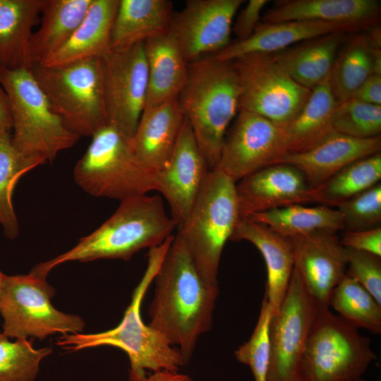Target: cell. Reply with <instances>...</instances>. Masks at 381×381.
I'll use <instances>...</instances> for the list:
<instances>
[{
    "label": "cell",
    "instance_id": "4dcf8cb0",
    "mask_svg": "<svg viewBox=\"0 0 381 381\" xmlns=\"http://www.w3.org/2000/svg\"><path fill=\"white\" fill-rule=\"evenodd\" d=\"M381 74V52L368 37L358 35L339 51L329 75L332 92L340 103L352 98L373 74Z\"/></svg>",
    "mask_w": 381,
    "mask_h": 381
},
{
    "label": "cell",
    "instance_id": "30bf717a",
    "mask_svg": "<svg viewBox=\"0 0 381 381\" xmlns=\"http://www.w3.org/2000/svg\"><path fill=\"white\" fill-rule=\"evenodd\" d=\"M54 294L46 278L32 272L6 276L0 289L3 333L16 339L40 340L56 333H82L83 320L56 310L51 303Z\"/></svg>",
    "mask_w": 381,
    "mask_h": 381
},
{
    "label": "cell",
    "instance_id": "d590c367",
    "mask_svg": "<svg viewBox=\"0 0 381 381\" xmlns=\"http://www.w3.org/2000/svg\"><path fill=\"white\" fill-rule=\"evenodd\" d=\"M52 352L50 347L35 349L31 339L11 341L0 333V381H34L41 361Z\"/></svg>",
    "mask_w": 381,
    "mask_h": 381
},
{
    "label": "cell",
    "instance_id": "cb8c5ba5",
    "mask_svg": "<svg viewBox=\"0 0 381 381\" xmlns=\"http://www.w3.org/2000/svg\"><path fill=\"white\" fill-rule=\"evenodd\" d=\"M144 50L148 73L144 109H147L179 97L186 81L188 63L169 32L145 40Z\"/></svg>",
    "mask_w": 381,
    "mask_h": 381
},
{
    "label": "cell",
    "instance_id": "9c48e42d",
    "mask_svg": "<svg viewBox=\"0 0 381 381\" xmlns=\"http://www.w3.org/2000/svg\"><path fill=\"white\" fill-rule=\"evenodd\" d=\"M376 358L357 327L329 308L317 310L304 356L306 381H356Z\"/></svg>",
    "mask_w": 381,
    "mask_h": 381
},
{
    "label": "cell",
    "instance_id": "bcb514c9",
    "mask_svg": "<svg viewBox=\"0 0 381 381\" xmlns=\"http://www.w3.org/2000/svg\"><path fill=\"white\" fill-rule=\"evenodd\" d=\"M7 275L4 274L1 270H0V289L1 288V286H3L4 284V282L5 281V279Z\"/></svg>",
    "mask_w": 381,
    "mask_h": 381
},
{
    "label": "cell",
    "instance_id": "1f68e13d",
    "mask_svg": "<svg viewBox=\"0 0 381 381\" xmlns=\"http://www.w3.org/2000/svg\"><path fill=\"white\" fill-rule=\"evenodd\" d=\"M247 219L262 224L288 238L318 232L337 234L344 230L339 211L323 205H294L256 213Z\"/></svg>",
    "mask_w": 381,
    "mask_h": 381
},
{
    "label": "cell",
    "instance_id": "8fae6325",
    "mask_svg": "<svg viewBox=\"0 0 381 381\" xmlns=\"http://www.w3.org/2000/svg\"><path fill=\"white\" fill-rule=\"evenodd\" d=\"M239 86V109L286 124L303 108L311 90L289 77L272 55L250 54L231 61Z\"/></svg>",
    "mask_w": 381,
    "mask_h": 381
},
{
    "label": "cell",
    "instance_id": "9a60e30c",
    "mask_svg": "<svg viewBox=\"0 0 381 381\" xmlns=\"http://www.w3.org/2000/svg\"><path fill=\"white\" fill-rule=\"evenodd\" d=\"M243 0H188L172 15L169 33L188 63L230 44L235 16Z\"/></svg>",
    "mask_w": 381,
    "mask_h": 381
},
{
    "label": "cell",
    "instance_id": "83f0119b",
    "mask_svg": "<svg viewBox=\"0 0 381 381\" xmlns=\"http://www.w3.org/2000/svg\"><path fill=\"white\" fill-rule=\"evenodd\" d=\"M42 4L43 0H0V66L30 68V39Z\"/></svg>",
    "mask_w": 381,
    "mask_h": 381
},
{
    "label": "cell",
    "instance_id": "7dc6e473",
    "mask_svg": "<svg viewBox=\"0 0 381 381\" xmlns=\"http://www.w3.org/2000/svg\"><path fill=\"white\" fill-rule=\"evenodd\" d=\"M356 381H365V380L363 378H361V379L356 380Z\"/></svg>",
    "mask_w": 381,
    "mask_h": 381
},
{
    "label": "cell",
    "instance_id": "3957f363",
    "mask_svg": "<svg viewBox=\"0 0 381 381\" xmlns=\"http://www.w3.org/2000/svg\"><path fill=\"white\" fill-rule=\"evenodd\" d=\"M174 237L172 235L161 245L150 248L145 272L133 291L131 302L119 325L102 332L63 334L58 338L56 345L71 351L100 346L120 348L129 358L130 381L141 380L147 375V370L179 372L186 365L180 351L146 325L140 314L143 298Z\"/></svg>",
    "mask_w": 381,
    "mask_h": 381
},
{
    "label": "cell",
    "instance_id": "44dd1931",
    "mask_svg": "<svg viewBox=\"0 0 381 381\" xmlns=\"http://www.w3.org/2000/svg\"><path fill=\"white\" fill-rule=\"evenodd\" d=\"M184 119L178 97L143 110L133 138V147L145 167L156 172L165 167Z\"/></svg>",
    "mask_w": 381,
    "mask_h": 381
},
{
    "label": "cell",
    "instance_id": "e575fe53",
    "mask_svg": "<svg viewBox=\"0 0 381 381\" xmlns=\"http://www.w3.org/2000/svg\"><path fill=\"white\" fill-rule=\"evenodd\" d=\"M340 317L356 327L381 332V305L360 284L346 274L334 289L329 301Z\"/></svg>",
    "mask_w": 381,
    "mask_h": 381
},
{
    "label": "cell",
    "instance_id": "603a6c76",
    "mask_svg": "<svg viewBox=\"0 0 381 381\" xmlns=\"http://www.w3.org/2000/svg\"><path fill=\"white\" fill-rule=\"evenodd\" d=\"M334 32H351L346 28L314 20H289L260 24L247 40L230 43L212 56L222 61L250 54L272 55L303 41Z\"/></svg>",
    "mask_w": 381,
    "mask_h": 381
},
{
    "label": "cell",
    "instance_id": "8d00e7d4",
    "mask_svg": "<svg viewBox=\"0 0 381 381\" xmlns=\"http://www.w3.org/2000/svg\"><path fill=\"white\" fill-rule=\"evenodd\" d=\"M333 132L366 139L381 134V105H373L350 99L340 102L334 109Z\"/></svg>",
    "mask_w": 381,
    "mask_h": 381
},
{
    "label": "cell",
    "instance_id": "f6af8a7d",
    "mask_svg": "<svg viewBox=\"0 0 381 381\" xmlns=\"http://www.w3.org/2000/svg\"><path fill=\"white\" fill-rule=\"evenodd\" d=\"M138 381H193V380L186 374L179 372H171L168 370H159L152 372Z\"/></svg>",
    "mask_w": 381,
    "mask_h": 381
},
{
    "label": "cell",
    "instance_id": "ab89813d",
    "mask_svg": "<svg viewBox=\"0 0 381 381\" xmlns=\"http://www.w3.org/2000/svg\"><path fill=\"white\" fill-rule=\"evenodd\" d=\"M345 252L346 274L364 287L381 305V257L348 248H345Z\"/></svg>",
    "mask_w": 381,
    "mask_h": 381
},
{
    "label": "cell",
    "instance_id": "836d02e7",
    "mask_svg": "<svg viewBox=\"0 0 381 381\" xmlns=\"http://www.w3.org/2000/svg\"><path fill=\"white\" fill-rule=\"evenodd\" d=\"M43 164L18 152L11 142V134L0 135V224L4 235L11 239L19 233L12 195L19 179L31 169Z\"/></svg>",
    "mask_w": 381,
    "mask_h": 381
},
{
    "label": "cell",
    "instance_id": "7402d4cb",
    "mask_svg": "<svg viewBox=\"0 0 381 381\" xmlns=\"http://www.w3.org/2000/svg\"><path fill=\"white\" fill-rule=\"evenodd\" d=\"M230 240L247 241L261 253L267 274L265 296L274 314L278 310L286 295L294 270V258L289 238L262 224L244 219H240Z\"/></svg>",
    "mask_w": 381,
    "mask_h": 381
},
{
    "label": "cell",
    "instance_id": "7a4b0ae2",
    "mask_svg": "<svg viewBox=\"0 0 381 381\" xmlns=\"http://www.w3.org/2000/svg\"><path fill=\"white\" fill-rule=\"evenodd\" d=\"M176 228L161 196L142 195L123 201L99 227L69 250L42 263L30 272L46 278L59 265L99 259L128 260L142 249L161 245Z\"/></svg>",
    "mask_w": 381,
    "mask_h": 381
},
{
    "label": "cell",
    "instance_id": "8992f818",
    "mask_svg": "<svg viewBox=\"0 0 381 381\" xmlns=\"http://www.w3.org/2000/svg\"><path fill=\"white\" fill-rule=\"evenodd\" d=\"M236 182L217 168L211 170L186 221L178 229L202 279L219 286L223 248L238 222Z\"/></svg>",
    "mask_w": 381,
    "mask_h": 381
},
{
    "label": "cell",
    "instance_id": "7c38bea8",
    "mask_svg": "<svg viewBox=\"0 0 381 381\" xmlns=\"http://www.w3.org/2000/svg\"><path fill=\"white\" fill-rule=\"evenodd\" d=\"M317 310L294 268L286 295L270 322L267 381H306L304 356Z\"/></svg>",
    "mask_w": 381,
    "mask_h": 381
},
{
    "label": "cell",
    "instance_id": "f546056e",
    "mask_svg": "<svg viewBox=\"0 0 381 381\" xmlns=\"http://www.w3.org/2000/svg\"><path fill=\"white\" fill-rule=\"evenodd\" d=\"M338 104L331 90L329 75L311 90L303 108L286 124V153L307 151L332 133V119Z\"/></svg>",
    "mask_w": 381,
    "mask_h": 381
},
{
    "label": "cell",
    "instance_id": "e0dca14e",
    "mask_svg": "<svg viewBox=\"0 0 381 381\" xmlns=\"http://www.w3.org/2000/svg\"><path fill=\"white\" fill-rule=\"evenodd\" d=\"M294 268L318 310L329 308L334 289L346 274L345 248L337 234L318 232L289 238Z\"/></svg>",
    "mask_w": 381,
    "mask_h": 381
},
{
    "label": "cell",
    "instance_id": "d6a6232c",
    "mask_svg": "<svg viewBox=\"0 0 381 381\" xmlns=\"http://www.w3.org/2000/svg\"><path fill=\"white\" fill-rule=\"evenodd\" d=\"M380 180L381 154L378 152L349 164L318 187L310 189L312 202L337 207Z\"/></svg>",
    "mask_w": 381,
    "mask_h": 381
},
{
    "label": "cell",
    "instance_id": "5b68a950",
    "mask_svg": "<svg viewBox=\"0 0 381 381\" xmlns=\"http://www.w3.org/2000/svg\"><path fill=\"white\" fill-rule=\"evenodd\" d=\"M0 85L10 102L12 144L24 156L52 162L80 138L52 111L30 68L0 66Z\"/></svg>",
    "mask_w": 381,
    "mask_h": 381
},
{
    "label": "cell",
    "instance_id": "f35d334b",
    "mask_svg": "<svg viewBox=\"0 0 381 381\" xmlns=\"http://www.w3.org/2000/svg\"><path fill=\"white\" fill-rule=\"evenodd\" d=\"M345 231L380 226L381 222V183L355 195L337 207Z\"/></svg>",
    "mask_w": 381,
    "mask_h": 381
},
{
    "label": "cell",
    "instance_id": "ffe728a7",
    "mask_svg": "<svg viewBox=\"0 0 381 381\" xmlns=\"http://www.w3.org/2000/svg\"><path fill=\"white\" fill-rule=\"evenodd\" d=\"M381 136L356 138L332 132L311 149L286 153L279 163L298 169L310 189L318 187L349 164L380 152Z\"/></svg>",
    "mask_w": 381,
    "mask_h": 381
},
{
    "label": "cell",
    "instance_id": "ba28073f",
    "mask_svg": "<svg viewBox=\"0 0 381 381\" xmlns=\"http://www.w3.org/2000/svg\"><path fill=\"white\" fill-rule=\"evenodd\" d=\"M30 70L52 111L72 132L92 137L107 125L101 59L35 64Z\"/></svg>",
    "mask_w": 381,
    "mask_h": 381
},
{
    "label": "cell",
    "instance_id": "7bdbcfd3",
    "mask_svg": "<svg viewBox=\"0 0 381 381\" xmlns=\"http://www.w3.org/2000/svg\"><path fill=\"white\" fill-rule=\"evenodd\" d=\"M356 101L381 105V74H373L356 90L352 98Z\"/></svg>",
    "mask_w": 381,
    "mask_h": 381
},
{
    "label": "cell",
    "instance_id": "f1b7e54d",
    "mask_svg": "<svg viewBox=\"0 0 381 381\" xmlns=\"http://www.w3.org/2000/svg\"><path fill=\"white\" fill-rule=\"evenodd\" d=\"M92 0H43L42 21L30 43L32 66L58 52L71 39Z\"/></svg>",
    "mask_w": 381,
    "mask_h": 381
},
{
    "label": "cell",
    "instance_id": "ee69618b",
    "mask_svg": "<svg viewBox=\"0 0 381 381\" xmlns=\"http://www.w3.org/2000/svg\"><path fill=\"white\" fill-rule=\"evenodd\" d=\"M12 132V116L8 97L0 85V135Z\"/></svg>",
    "mask_w": 381,
    "mask_h": 381
},
{
    "label": "cell",
    "instance_id": "484cf974",
    "mask_svg": "<svg viewBox=\"0 0 381 381\" xmlns=\"http://www.w3.org/2000/svg\"><path fill=\"white\" fill-rule=\"evenodd\" d=\"M345 34L334 32L310 39L272 56L295 82L312 90L330 75Z\"/></svg>",
    "mask_w": 381,
    "mask_h": 381
},
{
    "label": "cell",
    "instance_id": "60d3db41",
    "mask_svg": "<svg viewBox=\"0 0 381 381\" xmlns=\"http://www.w3.org/2000/svg\"><path fill=\"white\" fill-rule=\"evenodd\" d=\"M268 0H250L238 13L232 25V31L237 41L248 39L260 24L262 11Z\"/></svg>",
    "mask_w": 381,
    "mask_h": 381
},
{
    "label": "cell",
    "instance_id": "d4e9b609",
    "mask_svg": "<svg viewBox=\"0 0 381 381\" xmlns=\"http://www.w3.org/2000/svg\"><path fill=\"white\" fill-rule=\"evenodd\" d=\"M119 3V0H92L71 39L40 64L59 66L104 56L111 50V29Z\"/></svg>",
    "mask_w": 381,
    "mask_h": 381
},
{
    "label": "cell",
    "instance_id": "5bb4252c",
    "mask_svg": "<svg viewBox=\"0 0 381 381\" xmlns=\"http://www.w3.org/2000/svg\"><path fill=\"white\" fill-rule=\"evenodd\" d=\"M286 153V124L240 109L227 130L215 168L237 183L277 164Z\"/></svg>",
    "mask_w": 381,
    "mask_h": 381
},
{
    "label": "cell",
    "instance_id": "52a82bcc",
    "mask_svg": "<svg viewBox=\"0 0 381 381\" xmlns=\"http://www.w3.org/2000/svg\"><path fill=\"white\" fill-rule=\"evenodd\" d=\"M155 172L137 157L133 142L107 125L76 162L73 179L87 193L120 201L155 190Z\"/></svg>",
    "mask_w": 381,
    "mask_h": 381
},
{
    "label": "cell",
    "instance_id": "d6986e66",
    "mask_svg": "<svg viewBox=\"0 0 381 381\" xmlns=\"http://www.w3.org/2000/svg\"><path fill=\"white\" fill-rule=\"evenodd\" d=\"M380 8L377 0H279L261 20L263 23L322 21L356 32L378 25Z\"/></svg>",
    "mask_w": 381,
    "mask_h": 381
},
{
    "label": "cell",
    "instance_id": "b9f144b4",
    "mask_svg": "<svg viewBox=\"0 0 381 381\" xmlns=\"http://www.w3.org/2000/svg\"><path fill=\"white\" fill-rule=\"evenodd\" d=\"M345 248L381 257V227L345 231L340 239Z\"/></svg>",
    "mask_w": 381,
    "mask_h": 381
},
{
    "label": "cell",
    "instance_id": "4316f807",
    "mask_svg": "<svg viewBox=\"0 0 381 381\" xmlns=\"http://www.w3.org/2000/svg\"><path fill=\"white\" fill-rule=\"evenodd\" d=\"M173 3L167 0H119L111 49H123L169 32Z\"/></svg>",
    "mask_w": 381,
    "mask_h": 381
},
{
    "label": "cell",
    "instance_id": "4fadbf2b",
    "mask_svg": "<svg viewBox=\"0 0 381 381\" xmlns=\"http://www.w3.org/2000/svg\"><path fill=\"white\" fill-rule=\"evenodd\" d=\"M101 61L107 125L133 142L147 93L144 42L111 49Z\"/></svg>",
    "mask_w": 381,
    "mask_h": 381
},
{
    "label": "cell",
    "instance_id": "277c9868",
    "mask_svg": "<svg viewBox=\"0 0 381 381\" xmlns=\"http://www.w3.org/2000/svg\"><path fill=\"white\" fill-rule=\"evenodd\" d=\"M240 86L231 61L212 56L188 64L178 98L211 170L218 163L224 140L239 110Z\"/></svg>",
    "mask_w": 381,
    "mask_h": 381
},
{
    "label": "cell",
    "instance_id": "6da1fadb",
    "mask_svg": "<svg viewBox=\"0 0 381 381\" xmlns=\"http://www.w3.org/2000/svg\"><path fill=\"white\" fill-rule=\"evenodd\" d=\"M148 325L190 362L199 337L212 325L219 286L201 277L181 235L174 236L154 279Z\"/></svg>",
    "mask_w": 381,
    "mask_h": 381
},
{
    "label": "cell",
    "instance_id": "ac0fdd59",
    "mask_svg": "<svg viewBox=\"0 0 381 381\" xmlns=\"http://www.w3.org/2000/svg\"><path fill=\"white\" fill-rule=\"evenodd\" d=\"M236 190L241 219L252 214L294 205L312 202L305 177L296 167L279 163L238 181Z\"/></svg>",
    "mask_w": 381,
    "mask_h": 381
},
{
    "label": "cell",
    "instance_id": "74e56055",
    "mask_svg": "<svg viewBox=\"0 0 381 381\" xmlns=\"http://www.w3.org/2000/svg\"><path fill=\"white\" fill-rule=\"evenodd\" d=\"M272 310L265 296L256 326L249 340L234 352L238 361L248 365L255 381H267L270 362L269 326Z\"/></svg>",
    "mask_w": 381,
    "mask_h": 381
},
{
    "label": "cell",
    "instance_id": "2e32d148",
    "mask_svg": "<svg viewBox=\"0 0 381 381\" xmlns=\"http://www.w3.org/2000/svg\"><path fill=\"white\" fill-rule=\"evenodd\" d=\"M210 171L185 117L168 163L155 177V190L168 202L178 229L186 222Z\"/></svg>",
    "mask_w": 381,
    "mask_h": 381
}]
</instances>
